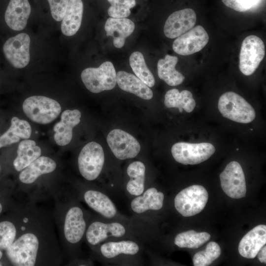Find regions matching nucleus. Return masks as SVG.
I'll return each mask as SVG.
<instances>
[{
	"instance_id": "obj_42",
	"label": "nucleus",
	"mask_w": 266,
	"mask_h": 266,
	"mask_svg": "<svg viewBox=\"0 0 266 266\" xmlns=\"http://www.w3.org/2000/svg\"><path fill=\"white\" fill-rule=\"evenodd\" d=\"M2 210V206L1 203L0 202V213L1 212Z\"/></svg>"
},
{
	"instance_id": "obj_13",
	"label": "nucleus",
	"mask_w": 266,
	"mask_h": 266,
	"mask_svg": "<svg viewBox=\"0 0 266 266\" xmlns=\"http://www.w3.org/2000/svg\"><path fill=\"white\" fill-rule=\"evenodd\" d=\"M265 55V45L258 36L250 35L244 38L239 53V67L245 75L252 74Z\"/></svg>"
},
{
	"instance_id": "obj_15",
	"label": "nucleus",
	"mask_w": 266,
	"mask_h": 266,
	"mask_svg": "<svg viewBox=\"0 0 266 266\" xmlns=\"http://www.w3.org/2000/svg\"><path fill=\"white\" fill-rule=\"evenodd\" d=\"M30 36L26 33H20L8 38L3 46L6 59L16 68L26 66L30 60Z\"/></svg>"
},
{
	"instance_id": "obj_16",
	"label": "nucleus",
	"mask_w": 266,
	"mask_h": 266,
	"mask_svg": "<svg viewBox=\"0 0 266 266\" xmlns=\"http://www.w3.org/2000/svg\"><path fill=\"white\" fill-rule=\"evenodd\" d=\"M106 141L115 157L120 160L135 157L140 151L138 141L131 134L120 129H114L107 135Z\"/></svg>"
},
{
	"instance_id": "obj_37",
	"label": "nucleus",
	"mask_w": 266,
	"mask_h": 266,
	"mask_svg": "<svg viewBox=\"0 0 266 266\" xmlns=\"http://www.w3.org/2000/svg\"><path fill=\"white\" fill-rule=\"evenodd\" d=\"M122 0L111 4L108 9V14L112 18H123L131 14L130 9L122 3Z\"/></svg>"
},
{
	"instance_id": "obj_22",
	"label": "nucleus",
	"mask_w": 266,
	"mask_h": 266,
	"mask_svg": "<svg viewBox=\"0 0 266 266\" xmlns=\"http://www.w3.org/2000/svg\"><path fill=\"white\" fill-rule=\"evenodd\" d=\"M31 13L28 0H10L5 12L7 26L14 31H21L26 26Z\"/></svg>"
},
{
	"instance_id": "obj_24",
	"label": "nucleus",
	"mask_w": 266,
	"mask_h": 266,
	"mask_svg": "<svg viewBox=\"0 0 266 266\" xmlns=\"http://www.w3.org/2000/svg\"><path fill=\"white\" fill-rule=\"evenodd\" d=\"M134 28V23L126 18H109L104 25L106 36L113 37V44L118 48L124 46L126 38L133 33Z\"/></svg>"
},
{
	"instance_id": "obj_20",
	"label": "nucleus",
	"mask_w": 266,
	"mask_h": 266,
	"mask_svg": "<svg viewBox=\"0 0 266 266\" xmlns=\"http://www.w3.org/2000/svg\"><path fill=\"white\" fill-rule=\"evenodd\" d=\"M266 243V226L259 225L248 232L241 239L238 245L240 255L253 259Z\"/></svg>"
},
{
	"instance_id": "obj_31",
	"label": "nucleus",
	"mask_w": 266,
	"mask_h": 266,
	"mask_svg": "<svg viewBox=\"0 0 266 266\" xmlns=\"http://www.w3.org/2000/svg\"><path fill=\"white\" fill-rule=\"evenodd\" d=\"M210 238L207 232H197L189 230L177 234L174 238V244L180 248H198Z\"/></svg>"
},
{
	"instance_id": "obj_30",
	"label": "nucleus",
	"mask_w": 266,
	"mask_h": 266,
	"mask_svg": "<svg viewBox=\"0 0 266 266\" xmlns=\"http://www.w3.org/2000/svg\"><path fill=\"white\" fill-rule=\"evenodd\" d=\"M164 103L167 108H178L180 112H182L183 110L188 113L191 112L196 105L190 91L184 90L180 92L177 89H172L166 92Z\"/></svg>"
},
{
	"instance_id": "obj_25",
	"label": "nucleus",
	"mask_w": 266,
	"mask_h": 266,
	"mask_svg": "<svg viewBox=\"0 0 266 266\" xmlns=\"http://www.w3.org/2000/svg\"><path fill=\"white\" fill-rule=\"evenodd\" d=\"M83 12L82 0H69L61 26L64 35L70 36L78 32L81 24Z\"/></svg>"
},
{
	"instance_id": "obj_36",
	"label": "nucleus",
	"mask_w": 266,
	"mask_h": 266,
	"mask_svg": "<svg viewBox=\"0 0 266 266\" xmlns=\"http://www.w3.org/2000/svg\"><path fill=\"white\" fill-rule=\"evenodd\" d=\"M51 13L56 21H61L64 16L69 0H47Z\"/></svg>"
},
{
	"instance_id": "obj_29",
	"label": "nucleus",
	"mask_w": 266,
	"mask_h": 266,
	"mask_svg": "<svg viewBox=\"0 0 266 266\" xmlns=\"http://www.w3.org/2000/svg\"><path fill=\"white\" fill-rule=\"evenodd\" d=\"M17 154L13 164L15 170L20 172L41 156V149L34 140L26 139L19 143Z\"/></svg>"
},
{
	"instance_id": "obj_14",
	"label": "nucleus",
	"mask_w": 266,
	"mask_h": 266,
	"mask_svg": "<svg viewBox=\"0 0 266 266\" xmlns=\"http://www.w3.org/2000/svg\"><path fill=\"white\" fill-rule=\"evenodd\" d=\"M221 187L229 197L240 199L245 196L246 186L241 166L236 161H232L220 173Z\"/></svg>"
},
{
	"instance_id": "obj_35",
	"label": "nucleus",
	"mask_w": 266,
	"mask_h": 266,
	"mask_svg": "<svg viewBox=\"0 0 266 266\" xmlns=\"http://www.w3.org/2000/svg\"><path fill=\"white\" fill-rule=\"evenodd\" d=\"M227 7L238 12H245L256 7L260 0H222Z\"/></svg>"
},
{
	"instance_id": "obj_41",
	"label": "nucleus",
	"mask_w": 266,
	"mask_h": 266,
	"mask_svg": "<svg viewBox=\"0 0 266 266\" xmlns=\"http://www.w3.org/2000/svg\"><path fill=\"white\" fill-rule=\"evenodd\" d=\"M2 256V253L1 252V250H0V260L1 259ZM1 265H2V263L0 262V266H1Z\"/></svg>"
},
{
	"instance_id": "obj_43",
	"label": "nucleus",
	"mask_w": 266,
	"mask_h": 266,
	"mask_svg": "<svg viewBox=\"0 0 266 266\" xmlns=\"http://www.w3.org/2000/svg\"><path fill=\"white\" fill-rule=\"evenodd\" d=\"M0 170H1V167H0Z\"/></svg>"
},
{
	"instance_id": "obj_21",
	"label": "nucleus",
	"mask_w": 266,
	"mask_h": 266,
	"mask_svg": "<svg viewBox=\"0 0 266 266\" xmlns=\"http://www.w3.org/2000/svg\"><path fill=\"white\" fill-rule=\"evenodd\" d=\"M126 173L129 179L122 189L131 199L141 195L147 187L145 164L140 161H133L128 165Z\"/></svg>"
},
{
	"instance_id": "obj_10",
	"label": "nucleus",
	"mask_w": 266,
	"mask_h": 266,
	"mask_svg": "<svg viewBox=\"0 0 266 266\" xmlns=\"http://www.w3.org/2000/svg\"><path fill=\"white\" fill-rule=\"evenodd\" d=\"M208 199L207 191L204 187L194 185L179 192L174 199L175 209L184 217L194 216L205 207Z\"/></svg>"
},
{
	"instance_id": "obj_39",
	"label": "nucleus",
	"mask_w": 266,
	"mask_h": 266,
	"mask_svg": "<svg viewBox=\"0 0 266 266\" xmlns=\"http://www.w3.org/2000/svg\"><path fill=\"white\" fill-rule=\"evenodd\" d=\"M122 3L130 9L133 8L136 4L135 0H122Z\"/></svg>"
},
{
	"instance_id": "obj_9",
	"label": "nucleus",
	"mask_w": 266,
	"mask_h": 266,
	"mask_svg": "<svg viewBox=\"0 0 266 266\" xmlns=\"http://www.w3.org/2000/svg\"><path fill=\"white\" fill-rule=\"evenodd\" d=\"M81 78L86 88L93 93L112 90L117 83L115 69L109 61L103 63L97 68L84 69Z\"/></svg>"
},
{
	"instance_id": "obj_7",
	"label": "nucleus",
	"mask_w": 266,
	"mask_h": 266,
	"mask_svg": "<svg viewBox=\"0 0 266 266\" xmlns=\"http://www.w3.org/2000/svg\"><path fill=\"white\" fill-rule=\"evenodd\" d=\"M22 107L25 114L32 121L40 124L52 122L61 111V106L57 101L42 96L27 98Z\"/></svg>"
},
{
	"instance_id": "obj_11",
	"label": "nucleus",
	"mask_w": 266,
	"mask_h": 266,
	"mask_svg": "<svg viewBox=\"0 0 266 266\" xmlns=\"http://www.w3.org/2000/svg\"><path fill=\"white\" fill-rule=\"evenodd\" d=\"M174 159L183 165H196L208 159L215 152L213 145L208 142L191 143L179 142L171 149Z\"/></svg>"
},
{
	"instance_id": "obj_3",
	"label": "nucleus",
	"mask_w": 266,
	"mask_h": 266,
	"mask_svg": "<svg viewBox=\"0 0 266 266\" xmlns=\"http://www.w3.org/2000/svg\"><path fill=\"white\" fill-rule=\"evenodd\" d=\"M65 209L60 226L62 240L74 256L84 239L90 216L77 201H70Z\"/></svg>"
},
{
	"instance_id": "obj_4",
	"label": "nucleus",
	"mask_w": 266,
	"mask_h": 266,
	"mask_svg": "<svg viewBox=\"0 0 266 266\" xmlns=\"http://www.w3.org/2000/svg\"><path fill=\"white\" fill-rule=\"evenodd\" d=\"M91 249L101 261L120 265L140 264L143 251L141 241L134 239L109 240Z\"/></svg>"
},
{
	"instance_id": "obj_38",
	"label": "nucleus",
	"mask_w": 266,
	"mask_h": 266,
	"mask_svg": "<svg viewBox=\"0 0 266 266\" xmlns=\"http://www.w3.org/2000/svg\"><path fill=\"white\" fill-rule=\"evenodd\" d=\"M259 261L262 263H266V247L263 246L257 254Z\"/></svg>"
},
{
	"instance_id": "obj_12",
	"label": "nucleus",
	"mask_w": 266,
	"mask_h": 266,
	"mask_svg": "<svg viewBox=\"0 0 266 266\" xmlns=\"http://www.w3.org/2000/svg\"><path fill=\"white\" fill-rule=\"evenodd\" d=\"M131 199L130 208L133 218L146 225L147 215L163 208L165 195L154 187H148L141 195Z\"/></svg>"
},
{
	"instance_id": "obj_26",
	"label": "nucleus",
	"mask_w": 266,
	"mask_h": 266,
	"mask_svg": "<svg viewBox=\"0 0 266 266\" xmlns=\"http://www.w3.org/2000/svg\"><path fill=\"white\" fill-rule=\"evenodd\" d=\"M116 81L122 90L133 94L145 100L153 98V93L150 88L133 74L125 71L116 73Z\"/></svg>"
},
{
	"instance_id": "obj_6",
	"label": "nucleus",
	"mask_w": 266,
	"mask_h": 266,
	"mask_svg": "<svg viewBox=\"0 0 266 266\" xmlns=\"http://www.w3.org/2000/svg\"><path fill=\"white\" fill-rule=\"evenodd\" d=\"M218 108L224 117L240 123H250L256 117L253 107L243 98L233 92H226L220 97Z\"/></svg>"
},
{
	"instance_id": "obj_28",
	"label": "nucleus",
	"mask_w": 266,
	"mask_h": 266,
	"mask_svg": "<svg viewBox=\"0 0 266 266\" xmlns=\"http://www.w3.org/2000/svg\"><path fill=\"white\" fill-rule=\"evenodd\" d=\"M32 129L28 122L13 117L8 130L0 136V148L30 137Z\"/></svg>"
},
{
	"instance_id": "obj_2",
	"label": "nucleus",
	"mask_w": 266,
	"mask_h": 266,
	"mask_svg": "<svg viewBox=\"0 0 266 266\" xmlns=\"http://www.w3.org/2000/svg\"><path fill=\"white\" fill-rule=\"evenodd\" d=\"M30 220L24 218V230L5 250L10 263L16 266L41 265V255L45 250V240L43 232L30 224Z\"/></svg>"
},
{
	"instance_id": "obj_18",
	"label": "nucleus",
	"mask_w": 266,
	"mask_h": 266,
	"mask_svg": "<svg viewBox=\"0 0 266 266\" xmlns=\"http://www.w3.org/2000/svg\"><path fill=\"white\" fill-rule=\"evenodd\" d=\"M196 20V14L191 8L176 11L166 19L164 27V34L169 38H176L193 28Z\"/></svg>"
},
{
	"instance_id": "obj_40",
	"label": "nucleus",
	"mask_w": 266,
	"mask_h": 266,
	"mask_svg": "<svg viewBox=\"0 0 266 266\" xmlns=\"http://www.w3.org/2000/svg\"><path fill=\"white\" fill-rule=\"evenodd\" d=\"M120 0H107V1L111 4L119 1Z\"/></svg>"
},
{
	"instance_id": "obj_19",
	"label": "nucleus",
	"mask_w": 266,
	"mask_h": 266,
	"mask_svg": "<svg viewBox=\"0 0 266 266\" xmlns=\"http://www.w3.org/2000/svg\"><path fill=\"white\" fill-rule=\"evenodd\" d=\"M81 113L78 109H66L61 114V120L53 127L54 138L56 144L63 146L67 145L72 138L73 128L80 122Z\"/></svg>"
},
{
	"instance_id": "obj_5",
	"label": "nucleus",
	"mask_w": 266,
	"mask_h": 266,
	"mask_svg": "<svg viewBox=\"0 0 266 266\" xmlns=\"http://www.w3.org/2000/svg\"><path fill=\"white\" fill-rule=\"evenodd\" d=\"M80 196L86 204L100 217L107 220L133 222L122 215L105 191L101 188H80Z\"/></svg>"
},
{
	"instance_id": "obj_1",
	"label": "nucleus",
	"mask_w": 266,
	"mask_h": 266,
	"mask_svg": "<svg viewBox=\"0 0 266 266\" xmlns=\"http://www.w3.org/2000/svg\"><path fill=\"white\" fill-rule=\"evenodd\" d=\"M146 237V226L135 220L128 222L90 217L84 239L92 248L102 242L121 239L142 240Z\"/></svg>"
},
{
	"instance_id": "obj_34",
	"label": "nucleus",
	"mask_w": 266,
	"mask_h": 266,
	"mask_svg": "<svg viewBox=\"0 0 266 266\" xmlns=\"http://www.w3.org/2000/svg\"><path fill=\"white\" fill-rule=\"evenodd\" d=\"M18 234V229L13 222L3 221L0 222V250H6L14 241Z\"/></svg>"
},
{
	"instance_id": "obj_27",
	"label": "nucleus",
	"mask_w": 266,
	"mask_h": 266,
	"mask_svg": "<svg viewBox=\"0 0 266 266\" xmlns=\"http://www.w3.org/2000/svg\"><path fill=\"white\" fill-rule=\"evenodd\" d=\"M178 61L177 57L168 54L158 61V76L169 86L179 85L185 80V76L175 69Z\"/></svg>"
},
{
	"instance_id": "obj_32",
	"label": "nucleus",
	"mask_w": 266,
	"mask_h": 266,
	"mask_svg": "<svg viewBox=\"0 0 266 266\" xmlns=\"http://www.w3.org/2000/svg\"><path fill=\"white\" fill-rule=\"evenodd\" d=\"M129 62L136 76L149 87L154 86V77L147 66L143 55L141 52L135 51L132 53L129 58Z\"/></svg>"
},
{
	"instance_id": "obj_8",
	"label": "nucleus",
	"mask_w": 266,
	"mask_h": 266,
	"mask_svg": "<svg viewBox=\"0 0 266 266\" xmlns=\"http://www.w3.org/2000/svg\"><path fill=\"white\" fill-rule=\"evenodd\" d=\"M105 163L101 146L94 141L86 144L78 157V167L82 176L88 181H94L100 176Z\"/></svg>"
},
{
	"instance_id": "obj_17",
	"label": "nucleus",
	"mask_w": 266,
	"mask_h": 266,
	"mask_svg": "<svg viewBox=\"0 0 266 266\" xmlns=\"http://www.w3.org/2000/svg\"><path fill=\"white\" fill-rule=\"evenodd\" d=\"M209 41V36L203 27L198 25L177 37L172 44L179 55L188 56L202 49Z\"/></svg>"
},
{
	"instance_id": "obj_23",
	"label": "nucleus",
	"mask_w": 266,
	"mask_h": 266,
	"mask_svg": "<svg viewBox=\"0 0 266 266\" xmlns=\"http://www.w3.org/2000/svg\"><path fill=\"white\" fill-rule=\"evenodd\" d=\"M56 167L57 163L54 160L40 156L20 171L19 180L24 184H32L41 175L53 172Z\"/></svg>"
},
{
	"instance_id": "obj_33",
	"label": "nucleus",
	"mask_w": 266,
	"mask_h": 266,
	"mask_svg": "<svg viewBox=\"0 0 266 266\" xmlns=\"http://www.w3.org/2000/svg\"><path fill=\"white\" fill-rule=\"evenodd\" d=\"M221 248L218 243L214 241L209 242L205 250L196 253L193 257L194 266H207L219 257Z\"/></svg>"
}]
</instances>
